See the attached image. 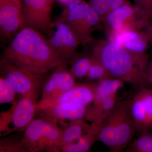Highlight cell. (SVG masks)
<instances>
[{
  "mask_svg": "<svg viewBox=\"0 0 152 152\" xmlns=\"http://www.w3.org/2000/svg\"><path fill=\"white\" fill-rule=\"evenodd\" d=\"M24 70L45 75L64 62L42 33L30 27L21 29L2 54Z\"/></svg>",
  "mask_w": 152,
  "mask_h": 152,
  "instance_id": "cell-1",
  "label": "cell"
},
{
  "mask_svg": "<svg viewBox=\"0 0 152 152\" xmlns=\"http://www.w3.org/2000/svg\"><path fill=\"white\" fill-rule=\"evenodd\" d=\"M91 42V55L103 65L112 77L140 89L148 88L150 62L145 52L132 51L110 40H93Z\"/></svg>",
  "mask_w": 152,
  "mask_h": 152,
  "instance_id": "cell-2",
  "label": "cell"
},
{
  "mask_svg": "<svg viewBox=\"0 0 152 152\" xmlns=\"http://www.w3.org/2000/svg\"><path fill=\"white\" fill-rule=\"evenodd\" d=\"M136 132L130 109V100L118 101L100 125L97 140L110 152H121L127 148Z\"/></svg>",
  "mask_w": 152,
  "mask_h": 152,
  "instance_id": "cell-3",
  "label": "cell"
},
{
  "mask_svg": "<svg viewBox=\"0 0 152 152\" xmlns=\"http://www.w3.org/2000/svg\"><path fill=\"white\" fill-rule=\"evenodd\" d=\"M63 130L46 117L34 119L25 129L21 144L26 152L60 151Z\"/></svg>",
  "mask_w": 152,
  "mask_h": 152,
  "instance_id": "cell-4",
  "label": "cell"
},
{
  "mask_svg": "<svg viewBox=\"0 0 152 152\" xmlns=\"http://www.w3.org/2000/svg\"><path fill=\"white\" fill-rule=\"evenodd\" d=\"M1 76L10 85L17 94L22 96L37 97L44 75L31 73L2 58L0 61Z\"/></svg>",
  "mask_w": 152,
  "mask_h": 152,
  "instance_id": "cell-5",
  "label": "cell"
},
{
  "mask_svg": "<svg viewBox=\"0 0 152 152\" xmlns=\"http://www.w3.org/2000/svg\"><path fill=\"white\" fill-rule=\"evenodd\" d=\"M37 97L22 96L18 102H14L8 111L1 114V133H8L9 125L12 124V132L26 129L34 120L37 110Z\"/></svg>",
  "mask_w": 152,
  "mask_h": 152,
  "instance_id": "cell-6",
  "label": "cell"
},
{
  "mask_svg": "<svg viewBox=\"0 0 152 152\" xmlns=\"http://www.w3.org/2000/svg\"><path fill=\"white\" fill-rule=\"evenodd\" d=\"M53 1L22 0L24 20L23 28H33L50 35L54 31L51 20Z\"/></svg>",
  "mask_w": 152,
  "mask_h": 152,
  "instance_id": "cell-7",
  "label": "cell"
},
{
  "mask_svg": "<svg viewBox=\"0 0 152 152\" xmlns=\"http://www.w3.org/2000/svg\"><path fill=\"white\" fill-rule=\"evenodd\" d=\"M52 28H56L48 39L64 62L69 64L77 54L80 43L71 28L65 22H53Z\"/></svg>",
  "mask_w": 152,
  "mask_h": 152,
  "instance_id": "cell-8",
  "label": "cell"
},
{
  "mask_svg": "<svg viewBox=\"0 0 152 152\" xmlns=\"http://www.w3.org/2000/svg\"><path fill=\"white\" fill-rule=\"evenodd\" d=\"M67 65L63 63L54 70L44 84L42 99L38 103H50L75 86V78L68 69Z\"/></svg>",
  "mask_w": 152,
  "mask_h": 152,
  "instance_id": "cell-9",
  "label": "cell"
},
{
  "mask_svg": "<svg viewBox=\"0 0 152 152\" xmlns=\"http://www.w3.org/2000/svg\"><path fill=\"white\" fill-rule=\"evenodd\" d=\"M130 109L136 132L140 134L152 129V89L144 88L130 99Z\"/></svg>",
  "mask_w": 152,
  "mask_h": 152,
  "instance_id": "cell-10",
  "label": "cell"
},
{
  "mask_svg": "<svg viewBox=\"0 0 152 152\" xmlns=\"http://www.w3.org/2000/svg\"><path fill=\"white\" fill-rule=\"evenodd\" d=\"M89 7L88 2L84 0L73 8L62 12L57 21L65 22L69 26L79 40L81 45L86 46L93 40L86 26V17Z\"/></svg>",
  "mask_w": 152,
  "mask_h": 152,
  "instance_id": "cell-11",
  "label": "cell"
},
{
  "mask_svg": "<svg viewBox=\"0 0 152 152\" xmlns=\"http://www.w3.org/2000/svg\"><path fill=\"white\" fill-rule=\"evenodd\" d=\"M37 110L43 112L45 117L56 122L65 120L83 119L86 117L87 106L73 103H60L50 104H39L37 103Z\"/></svg>",
  "mask_w": 152,
  "mask_h": 152,
  "instance_id": "cell-12",
  "label": "cell"
},
{
  "mask_svg": "<svg viewBox=\"0 0 152 152\" xmlns=\"http://www.w3.org/2000/svg\"><path fill=\"white\" fill-rule=\"evenodd\" d=\"M110 41L132 51L145 53L152 35L148 30L145 34L134 29H125L110 34Z\"/></svg>",
  "mask_w": 152,
  "mask_h": 152,
  "instance_id": "cell-13",
  "label": "cell"
},
{
  "mask_svg": "<svg viewBox=\"0 0 152 152\" xmlns=\"http://www.w3.org/2000/svg\"><path fill=\"white\" fill-rule=\"evenodd\" d=\"M137 14L134 7L128 2L111 11L103 21L110 30V34L123 30L134 29L132 25L134 21Z\"/></svg>",
  "mask_w": 152,
  "mask_h": 152,
  "instance_id": "cell-14",
  "label": "cell"
},
{
  "mask_svg": "<svg viewBox=\"0 0 152 152\" xmlns=\"http://www.w3.org/2000/svg\"><path fill=\"white\" fill-rule=\"evenodd\" d=\"M95 84L76 83L72 88L64 93L50 103H73L88 106L92 103L94 97Z\"/></svg>",
  "mask_w": 152,
  "mask_h": 152,
  "instance_id": "cell-15",
  "label": "cell"
},
{
  "mask_svg": "<svg viewBox=\"0 0 152 152\" xmlns=\"http://www.w3.org/2000/svg\"><path fill=\"white\" fill-rule=\"evenodd\" d=\"M124 84L121 81L114 78H108L98 81L95 84L94 97L92 105L87 110V111L95 110L107 98L118 93V90L124 87Z\"/></svg>",
  "mask_w": 152,
  "mask_h": 152,
  "instance_id": "cell-16",
  "label": "cell"
},
{
  "mask_svg": "<svg viewBox=\"0 0 152 152\" xmlns=\"http://www.w3.org/2000/svg\"><path fill=\"white\" fill-rule=\"evenodd\" d=\"M91 125L80 119L70 121L69 124L63 130L60 143V151L63 147L75 142L89 131Z\"/></svg>",
  "mask_w": 152,
  "mask_h": 152,
  "instance_id": "cell-17",
  "label": "cell"
},
{
  "mask_svg": "<svg viewBox=\"0 0 152 152\" xmlns=\"http://www.w3.org/2000/svg\"><path fill=\"white\" fill-rule=\"evenodd\" d=\"M89 131L80 140L63 147L61 151L64 152H87L90 151L95 142L98 140L97 132L99 126L91 123Z\"/></svg>",
  "mask_w": 152,
  "mask_h": 152,
  "instance_id": "cell-18",
  "label": "cell"
},
{
  "mask_svg": "<svg viewBox=\"0 0 152 152\" xmlns=\"http://www.w3.org/2000/svg\"><path fill=\"white\" fill-rule=\"evenodd\" d=\"M91 55L77 53L70 62L71 66L70 72L75 78L80 79L86 77L92 62Z\"/></svg>",
  "mask_w": 152,
  "mask_h": 152,
  "instance_id": "cell-19",
  "label": "cell"
},
{
  "mask_svg": "<svg viewBox=\"0 0 152 152\" xmlns=\"http://www.w3.org/2000/svg\"><path fill=\"white\" fill-rule=\"evenodd\" d=\"M24 20L23 15L8 17L0 23L1 37L10 39L17 32L23 28Z\"/></svg>",
  "mask_w": 152,
  "mask_h": 152,
  "instance_id": "cell-20",
  "label": "cell"
},
{
  "mask_svg": "<svg viewBox=\"0 0 152 152\" xmlns=\"http://www.w3.org/2000/svg\"><path fill=\"white\" fill-rule=\"evenodd\" d=\"M127 152H152V132L145 131L137 138L132 141L126 148Z\"/></svg>",
  "mask_w": 152,
  "mask_h": 152,
  "instance_id": "cell-21",
  "label": "cell"
},
{
  "mask_svg": "<svg viewBox=\"0 0 152 152\" xmlns=\"http://www.w3.org/2000/svg\"><path fill=\"white\" fill-rule=\"evenodd\" d=\"M23 15L22 0H0V23L8 17Z\"/></svg>",
  "mask_w": 152,
  "mask_h": 152,
  "instance_id": "cell-22",
  "label": "cell"
},
{
  "mask_svg": "<svg viewBox=\"0 0 152 152\" xmlns=\"http://www.w3.org/2000/svg\"><path fill=\"white\" fill-rule=\"evenodd\" d=\"M93 57L92 62L86 77L88 80L89 81L97 80L98 82L103 79L113 78L103 65Z\"/></svg>",
  "mask_w": 152,
  "mask_h": 152,
  "instance_id": "cell-23",
  "label": "cell"
},
{
  "mask_svg": "<svg viewBox=\"0 0 152 152\" xmlns=\"http://www.w3.org/2000/svg\"><path fill=\"white\" fill-rule=\"evenodd\" d=\"M138 16L144 24L148 25L152 18V0H134Z\"/></svg>",
  "mask_w": 152,
  "mask_h": 152,
  "instance_id": "cell-24",
  "label": "cell"
},
{
  "mask_svg": "<svg viewBox=\"0 0 152 152\" xmlns=\"http://www.w3.org/2000/svg\"><path fill=\"white\" fill-rule=\"evenodd\" d=\"M16 92L5 79L0 77V103H13Z\"/></svg>",
  "mask_w": 152,
  "mask_h": 152,
  "instance_id": "cell-25",
  "label": "cell"
},
{
  "mask_svg": "<svg viewBox=\"0 0 152 152\" xmlns=\"http://www.w3.org/2000/svg\"><path fill=\"white\" fill-rule=\"evenodd\" d=\"M0 152H25L20 141L12 138H7L1 140L0 143Z\"/></svg>",
  "mask_w": 152,
  "mask_h": 152,
  "instance_id": "cell-26",
  "label": "cell"
},
{
  "mask_svg": "<svg viewBox=\"0 0 152 152\" xmlns=\"http://www.w3.org/2000/svg\"><path fill=\"white\" fill-rule=\"evenodd\" d=\"M88 2L100 17L101 20L103 21L110 12L108 0H89Z\"/></svg>",
  "mask_w": 152,
  "mask_h": 152,
  "instance_id": "cell-27",
  "label": "cell"
},
{
  "mask_svg": "<svg viewBox=\"0 0 152 152\" xmlns=\"http://www.w3.org/2000/svg\"><path fill=\"white\" fill-rule=\"evenodd\" d=\"M58 4L65 12L80 4L84 0H57Z\"/></svg>",
  "mask_w": 152,
  "mask_h": 152,
  "instance_id": "cell-28",
  "label": "cell"
},
{
  "mask_svg": "<svg viewBox=\"0 0 152 152\" xmlns=\"http://www.w3.org/2000/svg\"><path fill=\"white\" fill-rule=\"evenodd\" d=\"M110 11L119 7L125 3L128 2V0H108Z\"/></svg>",
  "mask_w": 152,
  "mask_h": 152,
  "instance_id": "cell-29",
  "label": "cell"
},
{
  "mask_svg": "<svg viewBox=\"0 0 152 152\" xmlns=\"http://www.w3.org/2000/svg\"><path fill=\"white\" fill-rule=\"evenodd\" d=\"M148 79L150 83L152 85V60L150 63L148 72Z\"/></svg>",
  "mask_w": 152,
  "mask_h": 152,
  "instance_id": "cell-30",
  "label": "cell"
},
{
  "mask_svg": "<svg viewBox=\"0 0 152 152\" xmlns=\"http://www.w3.org/2000/svg\"><path fill=\"white\" fill-rule=\"evenodd\" d=\"M147 28H148V30L151 33L152 35V18L150 20L148 26H147Z\"/></svg>",
  "mask_w": 152,
  "mask_h": 152,
  "instance_id": "cell-31",
  "label": "cell"
},
{
  "mask_svg": "<svg viewBox=\"0 0 152 152\" xmlns=\"http://www.w3.org/2000/svg\"><path fill=\"white\" fill-rule=\"evenodd\" d=\"M151 131L152 132V129H151Z\"/></svg>",
  "mask_w": 152,
  "mask_h": 152,
  "instance_id": "cell-32",
  "label": "cell"
}]
</instances>
